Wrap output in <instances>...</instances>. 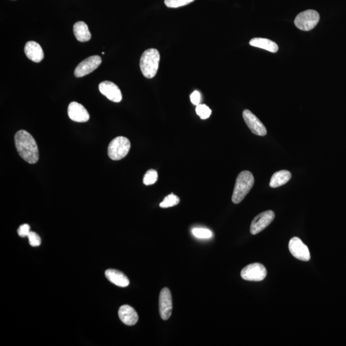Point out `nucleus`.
<instances>
[{"mask_svg": "<svg viewBox=\"0 0 346 346\" xmlns=\"http://www.w3.org/2000/svg\"><path fill=\"white\" fill-rule=\"evenodd\" d=\"M25 53L28 59L36 63L41 62L45 56L42 48L35 41L27 43L25 47Z\"/></svg>", "mask_w": 346, "mask_h": 346, "instance_id": "obj_14", "label": "nucleus"}, {"mask_svg": "<svg viewBox=\"0 0 346 346\" xmlns=\"http://www.w3.org/2000/svg\"><path fill=\"white\" fill-rule=\"evenodd\" d=\"M131 147L128 139L125 137H117L108 145V156L113 160L123 159L127 155Z\"/></svg>", "mask_w": 346, "mask_h": 346, "instance_id": "obj_4", "label": "nucleus"}, {"mask_svg": "<svg viewBox=\"0 0 346 346\" xmlns=\"http://www.w3.org/2000/svg\"><path fill=\"white\" fill-rule=\"evenodd\" d=\"M320 16L314 10H307L299 13L296 17L295 24L298 29L302 31H310L316 27Z\"/></svg>", "mask_w": 346, "mask_h": 346, "instance_id": "obj_5", "label": "nucleus"}, {"mask_svg": "<svg viewBox=\"0 0 346 346\" xmlns=\"http://www.w3.org/2000/svg\"><path fill=\"white\" fill-rule=\"evenodd\" d=\"M160 59L159 51L156 49H150L144 52L141 57L140 68L145 77L150 79L156 75Z\"/></svg>", "mask_w": 346, "mask_h": 346, "instance_id": "obj_3", "label": "nucleus"}, {"mask_svg": "<svg viewBox=\"0 0 346 346\" xmlns=\"http://www.w3.org/2000/svg\"><path fill=\"white\" fill-rule=\"evenodd\" d=\"M15 145L21 157L30 164L39 160V150L32 135L25 130H19L15 135Z\"/></svg>", "mask_w": 346, "mask_h": 346, "instance_id": "obj_1", "label": "nucleus"}, {"mask_svg": "<svg viewBox=\"0 0 346 346\" xmlns=\"http://www.w3.org/2000/svg\"><path fill=\"white\" fill-rule=\"evenodd\" d=\"M275 212L267 210L256 215L251 224L250 232L252 235H256L266 228L275 219Z\"/></svg>", "mask_w": 346, "mask_h": 346, "instance_id": "obj_7", "label": "nucleus"}, {"mask_svg": "<svg viewBox=\"0 0 346 346\" xmlns=\"http://www.w3.org/2000/svg\"><path fill=\"white\" fill-rule=\"evenodd\" d=\"M291 253L298 260L308 262L310 260V253L307 246L304 245L298 237H293L289 244Z\"/></svg>", "mask_w": 346, "mask_h": 346, "instance_id": "obj_9", "label": "nucleus"}, {"mask_svg": "<svg viewBox=\"0 0 346 346\" xmlns=\"http://www.w3.org/2000/svg\"><path fill=\"white\" fill-rule=\"evenodd\" d=\"M173 310V300L169 289L164 288L159 296V312L161 318L168 320L170 318Z\"/></svg>", "mask_w": 346, "mask_h": 346, "instance_id": "obj_11", "label": "nucleus"}, {"mask_svg": "<svg viewBox=\"0 0 346 346\" xmlns=\"http://www.w3.org/2000/svg\"><path fill=\"white\" fill-rule=\"evenodd\" d=\"M74 34L80 42H87L91 39V34L88 25L83 21H78L74 25Z\"/></svg>", "mask_w": 346, "mask_h": 346, "instance_id": "obj_17", "label": "nucleus"}, {"mask_svg": "<svg viewBox=\"0 0 346 346\" xmlns=\"http://www.w3.org/2000/svg\"><path fill=\"white\" fill-rule=\"evenodd\" d=\"M243 116L246 124L253 134L258 136H266L267 133L266 128L251 111L247 109L244 110Z\"/></svg>", "mask_w": 346, "mask_h": 346, "instance_id": "obj_10", "label": "nucleus"}, {"mask_svg": "<svg viewBox=\"0 0 346 346\" xmlns=\"http://www.w3.org/2000/svg\"><path fill=\"white\" fill-rule=\"evenodd\" d=\"M28 240H29L30 245L33 247H39L41 244V239L39 235L34 232H30L28 236Z\"/></svg>", "mask_w": 346, "mask_h": 346, "instance_id": "obj_25", "label": "nucleus"}, {"mask_svg": "<svg viewBox=\"0 0 346 346\" xmlns=\"http://www.w3.org/2000/svg\"><path fill=\"white\" fill-rule=\"evenodd\" d=\"M267 270L262 264L254 263L247 265L241 271L243 279L250 282H261L267 276Z\"/></svg>", "mask_w": 346, "mask_h": 346, "instance_id": "obj_6", "label": "nucleus"}, {"mask_svg": "<svg viewBox=\"0 0 346 346\" xmlns=\"http://www.w3.org/2000/svg\"><path fill=\"white\" fill-rule=\"evenodd\" d=\"M158 180V173L154 169H149L146 173L143 178V184L146 186H150L155 184Z\"/></svg>", "mask_w": 346, "mask_h": 346, "instance_id": "obj_21", "label": "nucleus"}, {"mask_svg": "<svg viewBox=\"0 0 346 346\" xmlns=\"http://www.w3.org/2000/svg\"><path fill=\"white\" fill-rule=\"evenodd\" d=\"M254 179L251 172L245 171L241 172L237 176L235 184L234 193L232 195V201L235 204H238L247 197L253 187Z\"/></svg>", "mask_w": 346, "mask_h": 346, "instance_id": "obj_2", "label": "nucleus"}, {"mask_svg": "<svg viewBox=\"0 0 346 346\" xmlns=\"http://www.w3.org/2000/svg\"><path fill=\"white\" fill-rule=\"evenodd\" d=\"M193 234L199 239H208L213 236L212 232L205 228H194Z\"/></svg>", "mask_w": 346, "mask_h": 346, "instance_id": "obj_24", "label": "nucleus"}, {"mask_svg": "<svg viewBox=\"0 0 346 346\" xmlns=\"http://www.w3.org/2000/svg\"><path fill=\"white\" fill-rule=\"evenodd\" d=\"M99 90L102 95L105 96L110 101L119 103L122 100V93L120 89L114 83L104 81L100 83Z\"/></svg>", "mask_w": 346, "mask_h": 346, "instance_id": "obj_12", "label": "nucleus"}, {"mask_svg": "<svg viewBox=\"0 0 346 346\" xmlns=\"http://www.w3.org/2000/svg\"><path fill=\"white\" fill-rule=\"evenodd\" d=\"M292 175L290 171L282 170L273 174L270 181V187L272 188H277L284 185L291 180Z\"/></svg>", "mask_w": 346, "mask_h": 346, "instance_id": "obj_19", "label": "nucleus"}, {"mask_svg": "<svg viewBox=\"0 0 346 346\" xmlns=\"http://www.w3.org/2000/svg\"><path fill=\"white\" fill-rule=\"evenodd\" d=\"M106 278L115 286L126 287L129 286L130 281L127 276L121 271L115 269H108L105 271Z\"/></svg>", "mask_w": 346, "mask_h": 346, "instance_id": "obj_16", "label": "nucleus"}, {"mask_svg": "<svg viewBox=\"0 0 346 346\" xmlns=\"http://www.w3.org/2000/svg\"><path fill=\"white\" fill-rule=\"evenodd\" d=\"M30 226L27 224H24V225L19 226L18 230H17V233H18L19 236L21 237H28L30 232Z\"/></svg>", "mask_w": 346, "mask_h": 346, "instance_id": "obj_26", "label": "nucleus"}, {"mask_svg": "<svg viewBox=\"0 0 346 346\" xmlns=\"http://www.w3.org/2000/svg\"><path fill=\"white\" fill-rule=\"evenodd\" d=\"M195 0H165V5L169 8H178L192 3Z\"/></svg>", "mask_w": 346, "mask_h": 346, "instance_id": "obj_23", "label": "nucleus"}, {"mask_svg": "<svg viewBox=\"0 0 346 346\" xmlns=\"http://www.w3.org/2000/svg\"><path fill=\"white\" fill-rule=\"evenodd\" d=\"M190 99L193 104L197 106L199 104L200 101H201V95H200L199 91H194V92L191 94Z\"/></svg>", "mask_w": 346, "mask_h": 346, "instance_id": "obj_27", "label": "nucleus"}, {"mask_svg": "<svg viewBox=\"0 0 346 346\" xmlns=\"http://www.w3.org/2000/svg\"><path fill=\"white\" fill-rule=\"evenodd\" d=\"M119 319L124 324L128 326H134L138 323L139 316L134 308L129 305L121 306L118 312Z\"/></svg>", "mask_w": 346, "mask_h": 346, "instance_id": "obj_15", "label": "nucleus"}, {"mask_svg": "<svg viewBox=\"0 0 346 346\" xmlns=\"http://www.w3.org/2000/svg\"><path fill=\"white\" fill-rule=\"evenodd\" d=\"M101 64V58L99 55L89 56L83 60L76 67L75 75L76 77L81 78L92 73Z\"/></svg>", "mask_w": 346, "mask_h": 346, "instance_id": "obj_8", "label": "nucleus"}, {"mask_svg": "<svg viewBox=\"0 0 346 346\" xmlns=\"http://www.w3.org/2000/svg\"><path fill=\"white\" fill-rule=\"evenodd\" d=\"M67 113L72 121L78 123H84L90 118V115L86 108L82 104L75 101L71 102L69 104Z\"/></svg>", "mask_w": 346, "mask_h": 346, "instance_id": "obj_13", "label": "nucleus"}, {"mask_svg": "<svg viewBox=\"0 0 346 346\" xmlns=\"http://www.w3.org/2000/svg\"><path fill=\"white\" fill-rule=\"evenodd\" d=\"M180 203V198L173 194L167 196L160 204V207L165 208L177 205Z\"/></svg>", "mask_w": 346, "mask_h": 346, "instance_id": "obj_20", "label": "nucleus"}, {"mask_svg": "<svg viewBox=\"0 0 346 346\" xmlns=\"http://www.w3.org/2000/svg\"><path fill=\"white\" fill-rule=\"evenodd\" d=\"M249 45L252 47L267 50L272 53H276L278 51L277 44L268 39L253 38L249 41Z\"/></svg>", "mask_w": 346, "mask_h": 346, "instance_id": "obj_18", "label": "nucleus"}, {"mask_svg": "<svg viewBox=\"0 0 346 346\" xmlns=\"http://www.w3.org/2000/svg\"><path fill=\"white\" fill-rule=\"evenodd\" d=\"M196 112L201 119H208L212 114V110L204 104H198L196 108Z\"/></svg>", "mask_w": 346, "mask_h": 346, "instance_id": "obj_22", "label": "nucleus"}]
</instances>
